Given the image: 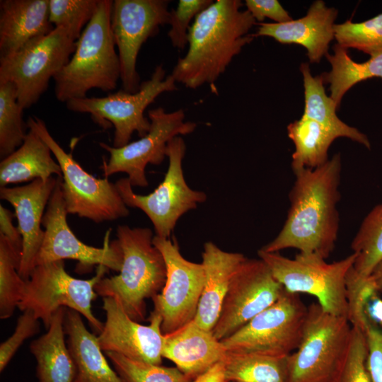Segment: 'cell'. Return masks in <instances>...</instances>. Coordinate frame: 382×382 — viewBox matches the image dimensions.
<instances>
[{"label": "cell", "instance_id": "obj_1", "mask_svg": "<svg viewBox=\"0 0 382 382\" xmlns=\"http://www.w3.org/2000/svg\"><path fill=\"white\" fill-rule=\"evenodd\" d=\"M341 170L337 154L318 168L294 171L286 219L278 235L260 249L274 253L295 248L302 255L328 258L339 232Z\"/></svg>", "mask_w": 382, "mask_h": 382}, {"label": "cell", "instance_id": "obj_2", "mask_svg": "<svg viewBox=\"0 0 382 382\" xmlns=\"http://www.w3.org/2000/svg\"><path fill=\"white\" fill-rule=\"evenodd\" d=\"M239 0H217L199 13L190 28L188 50L171 75L186 88L213 84L234 57L251 42L256 21Z\"/></svg>", "mask_w": 382, "mask_h": 382}, {"label": "cell", "instance_id": "obj_3", "mask_svg": "<svg viewBox=\"0 0 382 382\" xmlns=\"http://www.w3.org/2000/svg\"><path fill=\"white\" fill-rule=\"evenodd\" d=\"M112 3L98 0L93 17L76 42L74 54L54 77L59 101L86 98L93 88L105 92L116 88L121 69L110 27Z\"/></svg>", "mask_w": 382, "mask_h": 382}, {"label": "cell", "instance_id": "obj_4", "mask_svg": "<svg viewBox=\"0 0 382 382\" xmlns=\"http://www.w3.org/2000/svg\"><path fill=\"white\" fill-rule=\"evenodd\" d=\"M116 234L123 256L120 274L103 277L95 291L103 298L117 299L130 318L141 321L146 316L145 300L152 299L164 286L166 262L153 243L150 228L120 225Z\"/></svg>", "mask_w": 382, "mask_h": 382}, {"label": "cell", "instance_id": "obj_5", "mask_svg": "<svg viewBox=\"0 0 382 382\" xmlns=\"http://www.w3.org/2000/svg\"><path fill=\"white\" fill-rule=\"evenodd\" d=\"M352 330L347 318L311 303L301 342L286 357V382H332L347 355Z\"/></svg>", "mask_w": 382, "mask_h": 382}, {"label": "cell", "instance_id": "obj_6", "mask_svg": "<svg viewBox=\"0 0 382 382\" xmlns=\"http://www.w3.org/2000/svg\"><path fill=\"white\" fill-rule=\"evenodd\" d=\"M257 255L287 291L313 295L325 311L348 319L346 279L354 266L356 253L331 263L316 255L299 253L290 259L279 252L261 249Z\"/></svg>", "mask_w": 382, "mask_h": 382}, {"label": "cell", "instance_id": "obj_7", "mask_svg": "<svg viewBox=\"0 0 382 382\" xmlns=\"http://www.w3.org/2000/svg\"><path fill=\"white\" fill-rule=\"evenodd\" d=\"M108 270L105 266L98 265L94 277L81 279L66 272L64 260L36 265L25 282L18 308L22 311H33L46 328L58 309L71 308L83 316L95 331L100 333L103 323L92 313L91 303L98 296L96 285Z\"/></svg>", "mask_w": 382, "mask_h": 382}, {"label": "cell", "instance_id": "obj_8", "mask_svg": "<svg viewBox=\"0 0 382 382\" xmlns=\"http://www.w3.org/2000/svg\"><path fill=\"white\" fill-rule=\"evenodd\" d=\"M26 125L49 146L60 166L62 190L67 214H76L96 223L129 215L127 206L115 184L106 178H96L86 172L52 137L42 119L30 116Z\"/></svg>", "mask_w": 382, "mask_h": 382}, {"label": "cell", "instance_id": "obj_9", "mask_svg": "<svg viewBox=\"0 0 382 382\" xmlns=\"http://www.w3.org/2000/svg\"><path fill=\"white\" fill-rule=\"evenodd\" d=\"M76 42L64 28H54L0 57V83H13L18 104L23 109L31 107L47 90L50 79L68 63Z\"/></svg>", "mask_w": 382, "mask_h": 382}, {"label": "cell", "instance_id": "obj_10", "mask_svg": "<svg viewBox=\"0 0 382 382\" xmlns=\"http://www.w3.org/2000/svg\"><path fill=\"white\" fill-rule=\"evenodd\" d=\"M175 83L171 74L166 76V70L159 64L135 93L121 89L105 97L73 99L66 105L71 111L89 113L103 128L113 125V146L120 148L129 143L134 132L139 138L147 134L151 123L144 115L146 108L162 93L176 90Z\"/></svg>", "mask_w": 382, "mask_h": 382}, {"label": "cell", "instance_id": "obj_11", "mask_svg": "<svg viewBox=\"0 0 382 382\" xmlns=\"http://www.w3.org/2000/svg\"><path fill=\"white\" fill-rule=\"evenodd\" d=\"M186 145L183 139L175 137L167 145L168 168L163 180L149 195L136 194L127 178L115 184L127 207L144 212L152 222L156 236L170 238L177 221L188 211L204 202L207 195L190 188L185 181L182 162Z\"/></svg>", "mask_w": 382, "mask_h": 382}, {"label": "cell", "instance_id": "obj_12", "mask_svg": "<svg viewBox=\"0 0 382 382\" xmlns=\"http://www.w3.org/2000/svg\"><path fill=\"white\" fill-rule=\"evenodd\" d=\"M307 311L299 294L284 289L274 303L221 341L227 352L285 358L301 342Z\"/></svg>", "mask_w": 382, "mask_h": 382}, {"label": "cell", "instance_id": "obj_13", "mask_svg": "<svg viewBox=\"0 0 382 382\" xmlns=\"http://www.w3.org/2000/svg\"><path fill=\"white\" fill-rule=\"evenodd\" d=\"M185 117L182 109L170 112H166L161 107L151 109L148 111L150 129L143 137L120 148L99 143L110 154L108 161L103 160L100 167L105 177L125 173L132 187H146V166L161 164L166 156L169 141L191 134L196 129V123L185 121Z\"/></svg>", "mask_w": 382, "mask_h": 382}, {"label": "cell", "instance_id": "obj_14", "mask_svg": "<svg viewBox=\"0 0 382 382\" xmlns=\"http://www.w3.org/2000/svg\"><path fill=\"white\" fill-rule=\"evenodd\" d=\"M62 178L57 177L55 188L45 212L42 225L44 239L35 259V266L47 262L75 260L81 271H88L93 265H103L120 272L122 265V252L117 239L110 242L108 231L103 246L96 248L80 241L69 228L62 190Z\"/></svg>", "mask_w": 382, "mask_h": 382}, {"label": "cell", "instance_id": "obj_15", "mask_svg": "<svg viewBox=\"0 0 382 382\" xmlns=\"http://www.w3.org/2000/svg\"><path fill=\"white\" fill-rule=\"evenodd\" d=\"M153 243L163 255L166 265L164 286L152 300L154 311L162 318L161 332L167 335L195 319L205 273L202 263L186 260L178 244L170 238L154 236Z\"/></svg>", "mask_w": 382, "mask_h": 382}, {"label": "cell", "instance_id": "obj_16", "mask_svg": "<svg viewBox=\"0 0 382 382\" xmlns=\"http://www.w3.org/2000/svg\"><path fill=\"white\" fill-rule=\"evenodd\" d=\"M167 0H115L110 27L120 62L122 90L138 91L140 77L136 65L142 45L156 35L161 25L169 24Z\"/></svg>", "mask_w": 382, "mask_h": 382}, {"label": "cell", "instance_id": "obj_17", "mask_svg": "<svg viewBox=\"0 0 382 382\" xmlns=\"http://www.w3.org/2000/svg\"><path fill=\"white\" fill-rule=\"evenodd\" d=\"M284 289L263 260L245 258L232 275L213 334L219 340L231 335L274 303Z\"/></svg>", "mask_w": 382, "mask_h": 382}, {"label": "cell", "instance_id": "obj_18", "mask_svg": "<svg viewBox=\"0 0 382 382\" xmlns=\"http://www.w3.org/2000/svg\"><path fill=\"white\" fill-rule=\"evenodd\" d=\"M103 302L106 319L98 342L103 352L161 365L164 337L161 316L153 310L149 318L150 324L144 325L130 318L117 299L103 297Z\"/></svg>", "mask_w": 382, "mask_h": 382}, {"label": "cell", "instance_id": "obj_19", "mask_svg": "<svg viewBox=\"0 0 382 382\" xmlns=\"http://www.w3.org/2000/svg\"><path fill=\"white\" fill-rule=\"evenodd\" d=\"M57 177L47 181L36 179L29 184L0 188V197L15 209L18 228L23 238V250L18 274L27 282L35 267L45 231L41 228L44 211L55 188Z\"/></svg>", "mask_w": 382, "mask_h": 382}, {"label": "cell", "instance_id": "obj_20", "mask_svg": "<svg viewBox=\"0 0 382 382\" xmlns=\"http://www.w3.org/2000/svg\"><path fill=\"white\" fill-rule=\"evenodd\" d=\"M337 10L326 6L322 0L314 1L305 16L288 22L260 23L254 37L265 36L282 44L304 47L311 63H318L328 54L329 45L335 38V21Z\"/></svg>", "mask_w": 382, "mask_h": 382}, {"label": "cell", "instance_id": "obj_21", "mask_svg": "<svg viewBox=\"0 0 382 382\" xmlns=\"http://www.w3.org/2000/svg\"><path fill=\"white\" fill-rule=\"evenodd\" d=\"M163 358L172 361L192 381L223 361L227 350L212 332L194 320L163 335Z\"/></svg>", "mask_w": 382, "mask_h": 382}, {"label": "cell", "instance_id": "obj_22", "mask_svg": "<svg viewBox=\"0 0 382 382\" xmlns=\"http://www.w3.org/2000/svg\"><path fill=\"white\" fill-rule=\"evenodd\" d=\"M50 0L0 1V57L52 32Z\"/></svg>", "mask_w": 382, "mask_h": 382}, {"label": "cell", "instance_id": "obj_23", "mask_svg": "<svg viewBox=\"0 0 382 382\" xmlns=\"http://www.w3.org/2000/svg\"><path fill=\"white\" fill-rule=\"evenodd\" d=\"M202 257L205 281L194 321L201 328L212 330L232 275L246 257L242 253L224 251L211 241L204 243Z\"/></svg>", "mask_w": 382, "mask_h": 382}, {"label": "cell", "instance_id": "obj_24", "mask_svg": "<svg viewBox=\"0 0 382 382\" xmlns=\"http://www.w3.org/2000/svg\"><path fill=\"white\" fill-rule=\"evenodd\" d=\"M81 316L66 308L64 326L76 367L74 382H123L106 359L98 337L86 329Z\"/></svg>", "mask_w": 382, "mask_h": 382}, {"label": "cell", "instance_id": "obj_25", "mask_svg": "<svg viewBox=\"0 0 382 382\" xmlns=\"http://www.w3.org/2000/svg\"><path fill=\"white\" fill-rule=\"evenodd\" d=\"M65 311L64 307L58 309L47 332L30 345L38 382H74L76 367L64 337Z\"/></svg>", "mask_w": 382, "mask_h": 382}, {"label": "cell", "instance_id": "obj_26", "mask_svg": "<svg viewBox=\"0 0 382 382\" xmlns=\"http://www.w3.org/2000/svg\"><path fill=\"white\" fill-rule=\"evenodd\" d=\"M49 146L29 129L22 145L0 163V186L41 179L47 181L56 175L62 178L59 164L52 156Z\"/></svg>", "mask_w": 382, "mask_h": 382}, {"label": "cell", "instance_id": "obj_27", "mask_svg": "<svg viewBox=\"0 0 382 382\" xmlns=\"http://www.w3.org/2000/svg\"><path fill=\"white\" fill-rule=\"evenodd\" d=\"M300 71L304 87V111L303 115L335 132L338 137H346L367 149L371 144L368 137L355 127L342 122L336 115L335 101L327 96L322 74L313 76L308 63H302Z\"/></svg>", "mask_w": 382, "mask_h": 382}, {"label": "cell", "instance_id": "obj_28", "mask_svg": "<svg viewBox=\"0 0 382 382\" xmlns=\"http://www.w3.org/2000/svg\"><path fill=\"white\" fill-rule=\"evenodd\" d=\"M288 137L293 141V171L313 169L325 163L332 143L338 138L332 131L303 115L287 126Z\"/></svg>", "mask_w": 382, "mask_h": 382}, {"label": "cell", "instance_id": "obj_29", "mask_svg": "<svg viewBox=\"0 0 382 382\" xmlns=\"http://www.w3.org/2000/svg\"><path fill=\"white\" fill-rule=\"evenodd\" d=\"M333 52V54L328 53L325 56L331 70L322 76L324 83H330V96L338 108L345 94L353 86L370 78H382V50L361 63L355 62L347 50L338 44L334 45Z\"/></svg>", "mask_w": 382, "mask_h": 382}, {"label": "cell", "instance_id": "obj_30", "mask_svg": "<svg viewBox=\"0 0 382 382\" xmlns=\"http://www.w3.org/2000/svg\"><path fill=\"white\" fill-rule=\"evenodd\" d=\"M286 357L227 352L223 359L226 380L228 382H286Z\"/></svg>", "mask_w": 382, "mask_h": 382}, {"label": "cell", "instance_id": "obj_31", "mask_svg": "<svg viewBox=\"0 0 382 382\" xmlns=\"http://www.w3.org/2000/svg\"><path fill=\"white\" fill-rule=\"evenodd\" d=\"M351 249L357 254L354 270L369 277L382 260V202L364 217L354 236Z\"/></svg>", "mask_w": 382, "mask_h": 382}, {"label": "cell", "instance_id": "obj_32", "mask_svg": "<svg viewBox=\"0 0 382 382\" xmlns=\"http://www.w3.org/2000/svg\"><path fill=\"white\" fill-rule=\"evenodd\" d=\"M21 253L0 234V318H10L22 298L25 285L18 274Z\"/></svg>", "mask_w": 382, "mask_h": 382}, {"label": "cell", "instance_id": "obj_33", "mask_svg": "<svg viewBox=\"0 0 382 382\" xmlns=\"http://www.w3.org/2000/svg\"><path fill=\"white\" fill-rule=\"evenodd\" d=\"M17 91L11 82L0 83V156L6 158L19 148L26 136Z\"/></svg>", "mask_w": 382, "mask_h": 382}, {"label": "cell", "instance_id": "obj_34", "mask_svg": "<svg viewBox=\"0 0 382 382\" xmlns=\"http://www.w3.org/2000/svg\"><path fill=\"white\" fill-rule=\"evenodd\" d=\"M123 382H191L175 367L163 366L127 358L115 352H105Z\"/></svg>", "mask_w": 382, "mask_h": 382}, {"label": "cell", "instance_id": "obj_35", "mask_svg": "<svg viewBox=\"0 0 382 382\" xmlns=\"http://www.w3.org/2000/svg\"><path fill=\"white\" fill-rule=\"evenodd\" d=\"M335 39L339 45L371 55L382 50V13L360 23L350 20L335 24Z\"/></svg>", "mask_w": 382, "mask_h": 382}, {"label": "cell", "instance_id": "obj_36", "mask_svg": "<svg viewBox=\"0 0 382 382\" xmlns=\"http://www.w3.org/2000/svg\"><path fill=\"white\" fill-rule=\"evenodd\" d=\"M98 0H50V21L64 28L75 40L93 17Z\"/></svg>", "mask_w": 382, "mask_h": 382}, {"label": "cell", "instance_id": "obj_37", "mask_svg": "<svg viewBox=\"0 0 382 382\" xmlns=\"http://www.w3.org/2000/svg\"><path fill=\"white\" fill-rule=\"evenodd\" d=\"M348 320L352 327L366 332L370 324L365 313L370 299L379 291L371 276L362 277L352 267L346 279Z\"/></svg>", "mask_w": 382, "mask_h": 382}, {"label": "cell", "instance_id": "obj_38", "mask_svg": "<svg viewBox=\"0 0 382 382\" xmlns=\"http://www.w3.org/2000/svg\"><path fill=\"white\" fill-rule=\"evenodd\" d=\"M366 332L352 327L346 359L332 382H372L367 368Z\"/></svg>", "mask_w": 382, "mask_h": 382}, {"label": "cell", "instance_id": "obj_39", "mask_svg": "<svg viewBox=\"0 0 382 382\" xmlns=\"http://www.w3.org/2000/svg\"><path fill=\"white\" fill-rule=\"evenodd\" d=\"M213 3L212 0H180L175 9L170 11L168 36L172 45L183 50L188 45L190 23L197 15Z\"/></svg>", "mask_w": 382, "mask_h": 382}, {"label": "cell", "instance_id": "obj_40", "mask_svg": "<svg viewBox=\"0 0 382 382\" xmlns=\"http://www.w3.org/2000/svg\"><path fill=\"white\" fill-rule=\"evenodd\" d=\"M40 331V323L33 311L26 309L18 318L12 335L0 345V371L2 372L23 342Z\"/></svg>", "mask_w": 382, "mask_h": 382}, {"label": "cell", "instance_id": "obj_41", "mask_svg": "<svg viewBox=\"0 0 382 382\" xmlns=\"http://www.w3.org/2000/svg\"><path fill=\"white\" fill-rule=\"evenodd\" d=\"M366 337L369 375L372 382H382V330L369 324L366 331Z\"/></svg>", "mask_w": 382, "mask_h": 382}, {"label": "cell", "instance_id": "obj_42", "mask_svg": "<svg viewBox=\"0 0 382 382\" xmlns=\"http://www.w3.org/2000/svg\"><path fill=\"white\" fill-rule=\"evenodd\" d=\"M245 6L254 19L260 22L265 18L277 23L292 20L288 11L277 0H246Z\"/></svg>", "mask_w": 382, "mask_h": 382}, {"label": "cell", "instance_id": "obj_43", "mask_svg": "<svg viewBox=\"0 0 382 382\" xmlns=\"http://www.w3.org/2000/svg\"><path fill=\"white\" fill-rule=\"evenodd\" d=\"M15 214L0 205V234L5 236L22 255L23 238L18 227L13 224L12 220Z\"/></svg>", "mask_w": 382, "mask_h": 382}, {"label": "cell", "instance_id": "obj_44", "mask_svg": "<svg viewBox=\"0 0 382 382\" xmlns=\"http://www.w3.org/2000/svg\"><path fill=\"white\" fill-rule=\"evenodd\" d=\"M191 382H228L223 361L218 362Z\"/></svg>", "mask_w": 382, "mask_h": 382}, {"label": "cell", "instance_id": "obj_45", "mask_svg": "<svg viewBox=\"0 0 382 382\" xmlns=\"http://www.w3.org/2000/svg\"><path fill=\"white\" fill-rule=\"evenodd\" d=\"M365 313L370 324L375 325L376 323L382 325V300L377 296V294L369 301Z\"/></svg>", "mask_w": 382, "mask_h": 382}, {"label": "cell", "instance_id": "obj_46", "mask_svg": "<svg viewBox=\"0 0 382 382\" xmlns=\"http://www.w3.org/2000/svg\"><path fill=\"white\" fill-rule=\"evenodd\" d=\"M378 290L382 291V260L376 266L372 273L371 274Z\"/></svg>", "mask_w": 382, "mask_h": 382}]
</instances>
